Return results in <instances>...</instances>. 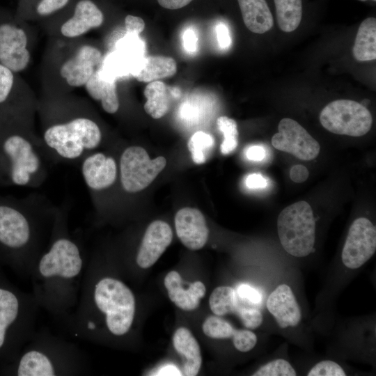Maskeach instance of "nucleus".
I'll use <instances>...</instances> for the list:
<instances>
[{
  "label": "nucleus",
  "instance_id": "nucleus-1",
  "mask_svg": "<svg viewBox=\"0 0 376 376\" xmlns=\"http://www.w3.org/2000/svg\"><path fill=\"white\" fill-rule=\"evenodd\" d=\"M93 300L104 315L111 334L122 336L129 331L135 313V298L125 283L111 277L100 279L95 285Z\"/></svg>",
  "mask_w": 376,
  "mask_h": 376
},
{
  "label": "nucleus",
  "instance_id": "nucleus-2",
  "mask_svg": "<svg viewBox=\"0 0 376 376\" xmlns=\"http://www.w3.org/2000/svg\"><path fill=\"white\" fill-rule=\"evenodd\" d=\"M102 133L97 124L84 117L54 125L44 133L47 146L66 159L80 157L86 151L97 148Z\"/></svg>",
  "mask_w": 376,
  "mask_h": 376
},
{
  "label": "nucleus",
  "instance_id": "nucleus-3",
  "mask_svg": "<svg viewBox=\"0 0 376 376\" xmlns=\"http://www.w3.org/2000/svg\"><path fill=\"white\" fill-rule=\"evenodd\" d=\"M278 235L283 248L295 257H305L313 250L315 220L311 205L304 201L284 208L277 219Z\"/></svg>",
  "mask_w": 376,
  "mask_h": 376
},
{
  "label": "nucleus",
  "instance_id": "nucleus-4",
  "mask_svg": "<svg viewBox=\"0 0 376 376\" xmlns=\"http://www.w3.org/2000/svg\"><path fill=\"white\" fill-rule=\"evenodd\" d=\"M320 121L331 133L361 136L371 129L373 117L363 104L342 99L327 104L320 112Z\"/></svg>",
  "mask_w": 376,
  "mask_h": 376
},
{
  "label": "nucleus",
  "instance_id": "nucleus-5",
  "mask_svg": "<svg viewBox=\"0 0 376 376\" xmlns=\"http://www.w3.org/2000/svg\"><path fill=\"white\" fill-rule=\"evenodd\" d=\"M166 164V160L164 157L159 156L152 159L142 147L127 148L121 155L119 165L123 189L130 193L144 189L152 183Z\"/></svg>",
  "mask_w": 376,
  "mask_h": 376
},
{
  "label": "nucleus",
  "instance_id": "nucleus-6",
  "mask_svg": "<svg viewBox=\"0 0 376 376\" xmlns=\"http://www.w3.org/2000/svg\"><path fill=\"white\" fill-rule=\"evenodd\" d=\"M0 149L7 160L11 182L18 186L29 183L40 166V158L31 142L20 134H8L1 140Z\"/></svg>",
  "mask_w": 376,
  "mask_h": 376
},
{
  "label": "nucleus",
  "instance_id": "nucleus-7",
  "mask_svg": "<svg viewBox=\"0 0 376 376\" xmlns=\"http://www.w3.org/2000/svg\"><path fill=\"white\" fill-rule=\"evenodd\" d=\"M82 265V258L77 244L69 239L59 238L42 256L38 269L43 278L58 276L69 279L80 273Z\"/></svg>",
  "mask_w": 376,
  "mask_h": 376
},
{
  "label": "nucleus",
  "instance_id": "nucleus-8",
  "mask_svg": "<svg viewBox=\"0 0 376 376\" xmlns=\"http://www.w3.org/2000/svg\"><path fill=\"white\" fill-rule=\"evenodd\" d=\"M10 19L0 10V63L17 73L29 65L30 54L25 31Z\"/></svg>",
  "mask_w": 376,
  "mask_h": 376
},
{
  "label": "nucleus",
  "instance_id": "nucleus-9",
  "mask_svg": "<svg viewBox=\"0 0 376 376\" xmlns=\"http://www.w3.org/2000/svg\"><path fill=\"white\" fill-rule=\"evenodd\" d=\"M375 250V226L367 218H357L350 226L343 246V263L350 269H357L373 256Z\"/></svg>",
  "mask_w": 376,
  "mask_h": 376
},
{
  "label": "nucleus",
  "instance_id": "nucleus-10",
  "mask_svg": "<svg viewBox=\"0 0 376 376\" xmlns=\"http://www.w3.org/2000/svg\"><path fill=\"white\" fill-rule=\"evenodd\" d=\"M272 144L277 150L290 153L302 160L315 159L320 152V144L297 121L283 118L278 132L272 138Z\"/></svg>",
  "mask_w": 376,
  "mask_h": 376
},
{
  "label": "nucleus",
  "instance_id": "nucleus-11",
  "mask_svg": "<svg viewBox=\"0 0 376 376\" xmlns=\"http://www.w3.org/2000/svg\"><path fill=\"white\" fill-rule=\"evenodd\" d=\"M22 311L19 295L0 277V359L13 352Z\"/></svg>",
  "mask_w": 376,
  "mask_h": 376
},
{
  "label": "nucleus",
  "instance_id": "nucleus-12",
  "mask_svg": "<svg viewBox=\"0 0 376 376\" xmlns=\"http://www.w3.org/2000/svg\"><path fill=\"white\" fill-rule=\"evenodd\" d=\"M30 224L25 215L8 205H0V247L13 253L29 242Z\"/></svg>",
  "mask_w": 376,
  "mask_h": 376
},
{
  "label": "nucleus",
  "instance_id": "nucleus-13",
  "mask_svg": "<svg viewBox=\"0 0 376 376\" xmlns=\"http://www.w3.org/2000/svg\"><path fill=\"white\" fill-rule=\"evenodd\" d=\"M101 59L102 54L98 49L91 45H83L72 57L63 63L60 75L70 86H84L95 72Z\"/></svg>",
  "mask_w": 376,
  "mask_h": 376
},
{
  "label": "nucleus",
  "instance_id": "nucleus-14",
  "mask_svg": "<svg viewBox=\"0 0 376 376\" xmlns=\"http://www.w3.org/2000/svg\"><path fill=\"white\" fill-rule=\"evenodd\" d=\"M175 226L178 238L189 249L198 250L206 244L209 230L199 210L189 207L179 210L175 216Z\"/></svg>",
  "mask_w": 376,
  "mask_h": 376
},
{
  "label": "nucleus",
  "instance_id": "nucleus-15",
  "mask_svg": "<svg viewBox=\"0 0 376 376\" xmlns=\"http://www.w3.org/2000/svg\"><path fill=\"white\" fill-rule=\"evenodd\" d=\"M173 232L165 221L156 220L147 228L137 256L136 263L141 268L153 265L170 245Z\"/></svg>",
  "mask_w": 376,
  "mask_h": 376
},
{
  "label": "nucleus",
  "instance_id": "nucleus-16",
  "mask_svg": "<svg viewBox=\"0 0 376 376\" xmlns=\"http://www.w3.org/2000/svg\"><path fill=\"white\" fill-rule=\"evenodd\" d=\"M104 20V13L94 0H77L72 15L61 25V32L67 38L78 37L100 27Z\"/></svg>",
  "mask_w": 376,
  "mask_h": 376
},
{
  "label": "nucleus",
  "instance_id": "nucleus-17",
  "mask_svg": "<svg viewBox=\"0 0 376 376\" xmlns=\"http://www.w3.org/2000/svg\"><path fill=\"white\" fill-rule=\"evenodd\" d=\"M117 164L110 156L96 152L87 156L81 164V174L88 187L100 191L111 186L117 178Z\"/></svg>",
  "mask_w": 376,
  "mask_h": 376
},
{
  "label": "nucleus",
  "instance_id": "nucleus-18",
  "mask_svg": "<svg viewBox=\"0 0 376 376\" xmlns=\"http://www.w3.org/2000/svg\"><path fill=\"white\" fill-rule=\"evenodd\" d=\"M267 308L281 328L296 327L301 319L300 307L289 285L281 284L272 292Z\"/></svg>",
  "mask_w": 376,
  "mask_h": 376
},
{
  "label": "nucleus",
  "instance_id": "nucleus-19",
  "mask_svg": "<svg viewBox=\"0 0 376 376\" xmlns=\"http://www.w3.org/2000/svg\"><path fill=\"white\" fill-rule=\"evenodd\" d=\"M164 285L171 301L184 311L197 308L200 299L205 294V287L201 281L191 283L189 288L185 290L182 287L181 276L176 271H171L166 274Z\"/></svg>",
  "mask_w": 376,
  "mask_h": 376
},
{
  "label": "nucleus",
  "instance_id": "nucleus-20",
  "mask_svg": "<svg viewBox=\"0 0 376 376\" xmlns=\"http://www.w3.org/2000/svg\"><path fill=\"white\" fill-rule=\"evenodd\" d=\"M85 88L95 100L100 101L102 109L108 113H115L119 108L116 81L101 70H96L86 83Z\"/></svg>",
  "mask_w": 376,
  "mask_h": 376
},
{
  "label": "nucleus",
  "instance_id": "nucleus-21",
  "mask_svg": "<svg viewBox=\"0 0 376 376\" xmlns=\"http://www.w3.org/2000/svg\"><path fill=\"white\" fill-rule=\"evenodd\" d=\"M242 20L253 33L262 34L270 30L274 18L267 0H237Z\"/></svg>",
  "mask_w": 376,
  "mask_h": 376
},
{
  "label": "nucleus",
  "instance_id": "nucleus-22",
  "mask_svg": "<svg viewBox=\"0 0 376 376\" xmlns=\"http://www.w3.org/2000/svg\"><path fill=\"white\" fill-rule=\"evenodd\" d=\"M173 344L176 352L185 359L184 375H196L202 364L200 346L191 331L185 327L178 328L173 336Z\"/></svg>",
  "mask_w": 376,
  "mask_h": 376
},
{
  "label": "nucleus",
  "instance_id": "nucleus-23",
  "mask_svg": "<svg viewBox=\"0 0 376 376\" xmlns=\"http://www.w3.org/2000/svg\"><path fill=\"white\" fill-rule=\"evenodd\" d=\"M177 72L175 61L166 56H148L143 58L132 75L141 82L149 83L173 77Z\"/></svg>",
  "mask_w": 376,
  "mask_h": 376
},
{
  "label": "nucleus",
  "instance_id": "nucleus-24",
  "mask_svg": "<svg viewBox=\"0 0 376 376\" xmlns=\"http://www.w3.org/2000/svg\"><path fill=\"white\" fill-rule=\"evenodd\" d=\"M354 58L366 61L376 58V19L369 17L362 21L352 48Z\"/></svg>",
  "mask_w": 376,
  "mask_h": 376
},
{
  "label": "nucleus",
  "instance_id": "nucleus-25",
  "mask_svg": "<svg viewBox=\"0 0 376 376\" xmlns=\"http://www.w3.org/2000/svg\"><path fill=\"white\" fill-rule=\"evenodd\" d=\"M13 373L18 376H52L55 368L48 356L38 350L25 352L18 360Z\"/></svg>",
  "mask_w": 376,
  "mask_h": 376
},
{
  "label": "nucleus",
  "instance_id": "nucleus-26",
  "mask_svg": "<svg viewBox=\"0 0 376 376\" xmlns=\"http://www.w3.org/2000/svg\"><path fill=\"white\" fill-rule=\"evenodd\" d=\"M146 102L143 106L145 111L154 119H159L167 113L170 107V100L166 85L161 81L149 82L144 89Z\"/></svg>",
  "mask_w": 376,
  "mask_h": 376
},
{
  "label": "nucleus",
  "instance_id": "nucleus-27",
  "mask_svg": "<svg viewBox=\"0 0 376 376\" xmlns=\"http://www.w3.org/2000/svg\"><path fill=\"white\" fill-rule=\"evenodd\" d=\"M273 3L280 29L286 33L296 30L303 17V1L273 0Z\"/></svg>",
  "mask_w": 376,
  "mask_h": 376
},
{
  "label": "nucleus",
  "instance_id": "nucleus-28",
  "mask_svg": "<svg viewBox=\"0 0 376 376\" xmlns=\"http://www.w3.org/2000/svg\"><path fill=\"white\" fill-rule=\"evenodd\" d=\"M209 304L211 311L218 316L235 313L239 304L236 290L230 286H219L212 292Z\"/></svg>",
  "mask_w": 376,
  "mask_h": 376
},
{
  "label": "nucleus",
  "instance_id": "nucleus-29",
  "mask_svg": "<svg viewBox=\"0 0 376 376\" xmlns=\"http://www.w3.org/2000/svg\"><path fill=\"white\" fill-rule=\"evenodd\" d=\"M214 145L212 135L202 131L194 133L188 141L187 146L193 161L198 164L204 163L208 151Z\"/></svg>",
  "mask_w": 376,
  "mask_h": 376
},
{
  "label": "nucleus",
  "instance_id": "nucleus-30",
  "mask_svg": "<svg viewBox=\"0 0 376 376\" xmlns=\"http://www.w3.org/2000/svg\"><path fill=\"white\" fill-rule=\"evenodd\" d=\"M219 130L224 134L221 144V152L228 155L235 150L238 144L237 125L235 120L225 116H219L217 120Z\"/></svg>",
  "mask_w": 376,
  "mask_h": 376
},
{
  "label": "nucleus",
  "instance_id": "nucleus-31",
  "mask_svg": "<svg viewBox=\"0 0 376 376\" xmlns=\"http://www.w3.org/2000/svg\"><path fill=\"white\" fill-rule=\"evenodd\" d=\"M202 328L207 336L215 339L232 338L235 331L230 323L218 315L207 318Z\"/></svg>",
  "mask_w": 376,
  "mask_h": 376
},
{
  "label": "nucleus",
  "instance_id": "nucleus-32",
  "mask_svg": "<svg viewBox=\"0 0 376 376\" xmlns=\"http://www.w3.org/2000/svg\"><path fill=\"white\" fill-rule=\"evenodd\" d=\"M296 371L285 359H277L259 368L253 376H295Z\"/></svg>",
  "mask_w": 376,
  "mask_h": 376
},
{
  "label": "nucleus",
  "instance_id": "nucleus-33",
  "mask_svg": "<svg viewBox=\"0 0 376 376\" xmlns=\"http://www.w3.org/2000/svg\"><path fill=\"white\" fill-rule=\"evenodd\" d=\"M15 72L0 63V106L10 98L15 85Z\"/></svg>",
  "mask_w": 376,
  "mask_h": 376
},
{
  "label": "nucleus",
  "instance_id": "nucleus-34",
  "mask_svg": "<svg viewBox=\"0 0 376 376\" xmlns=\"http://www.w3.org/2000/svg\"><path fill=\"white\" fill-rule=\"evenodd\" d=\"M232 338L234 346L242 352L251 350L257 343L256 335L248 329H235Z\"/></svg>",
  "mask_w": 376,
  "mask_h": 376
},
{
  "label": "nucleus",
  "instance_id": "nucleus-35",
  "mask_svg": "<svg viewBox=\"0 0 376 376\" xmlns=\"http://www.w3.org/2000/svg\"><path fill=\"white\" fill-rule=\"evenodd\" d=\"M308 376H345V372L337 363L330 360L316 363L308 373Z\"/></svg>",
  "mask_w": 376,
  "mask_h": 376
},
{
  "label": "nucleus",
  "instance_id": "nucleus-36",
  "mask_svg": "<svg viewBox=\"0 0 376 376\" xmlns=\"http://www.w3.org/2000/svg\"><path fill=\"white\" fill-rule=\"evenodd\" d=\"M235 313L247 329H256L263 323V315L256 308L238 306Z\"/></svg>",
  "mask_w": 376,
  "mask_h": 376
},
{
  "label": "nucleus",
  "instance_id": "nucleus-37",
  "mask_svg": "<svg viewBox=\"0 0 376 376\" xmlns=\"http://www.w3.org/2000/svg\"><path fill=\"white\" fill-rule=\"evenodd\" d=\"M71 0H38L35 11L38 16L46 17L65 9Z\"/></svg>",
  "mask_w": 376,
  "mask_h": 376
},
{
  "label": "nucleus",
  "instance_id": "nucleus-38",
  "mask_svg": "<svg viewBox=\"0 0 376 376\" xmlns=\"http://www.w3.org/2000/svg\"><path fill=\"white\" fill-rule=\"evenodd\" d=\"M239 298L253 304H258L263 300L260 292L253 286L242 283L239 285L236 290Z\"/></svg>",
  "mask_w": 376,
  "mask_h": 376
},
{
  "label": "nucleus",
  "instance_id": "nucleus-39",
  "mask_svg": "<svg viewBox=\"0 0 376 376\" xmlns=\"http://www.w3.org/2000/svg\"><path fill=\"white\" fill-rule=\"evenodd\" d=\"M125 29L127 34L139 36L145 29L143 19L138 16L127 15L125 17Z\"/></svg>",
  "mask_w": 376,
  "mask_h": 376
},
{
  "label": "nucleus",
  "instance_id": "nucleus-40",
  "mask_svg": "<svg viewBox=\"0 0 376 376\" xmlns=\"http://www.w3.org/2000/svg\"><path fill=\"white\" fill-rule=\"evenodd\" d=\"M128 35L130 37L123 42V49L131 55L141 54L144 47L142 42L136 38L137 36Z\"/></svg>",
  "mask_w": 376,
  "mask_h": 376
},
{
  "label": "nucleus",
  "instance_id": "nucleus-41",
  "mask_svg": "<svg viewBox=\"0 0 376 376\" xmlns=\"http://www.w3.org/2000/svg\"><path fill=\"white\" fill-rule=\"evenodd\" d=\"M216 34L219 47L223 49L228 48L231 44V38L228 27L223 23L217 24Z\"/></svg>",
  "mask_w": 376,
  "mask_h": 376
},
{
  "label": "nucleus",
  "instance_id": "nucleus-42",
  "mask_svg": "<svg viewBox=\"0 0 376 376\" xmlns=\"http://www.w3.org/2000/svg\"><path fill=\"white\" fill-rule=\"evenodd\" d=\"M182 41L183 47L187 52L194 53L196 51L198 47V37L193 29H188L184 31Z\"/></svg>",
  "mask_w": 376,
  "mask_h": 376
},
{
  "label": "nucleus",
  "instance_id": "nucleus-43",
  "mask_svg": "<svg viewBox=\"0 0 376 376\" xmlns=\"http://www.w3.org/2000/svg\"><path fill=\"white\" fill-rule=\"evenodd\" d=\"M309 173L307 168L303 165H295L290 171V179L297 183H301L306 181L308 177Z\"/></svg>",
  "mask_w": 376,
  "mask_h": 376
},
{
  "label": "nucleus",
  "instance_id": "nucleus-44",
  "mask_svg": "<svg viewBox=\"0 0 376 376\" xmlns=\"http://www.w3.org/2000/svg\"><path fill=\"white\" fill-rule=\"evenodd\" d=\"M245 184L249 189H260L267 186V180L261 175L252 173L245 180Z\"/></svg>",
  "mask_w": 376,
  "mask_h": 376
},
{
  "label": "nucleus",
  "instance_id": "nucleus-45",
  "mask_svg": "<svg viewBox=\"0 0 376 376\" xmlns=\"http://www.w3.org/2000/svg\"><path fill=\"white\" fill-rule=\"evenodd\" d=\"M163 8L169 10H177L187 6L193 0H157Z\"/></svg>",
  "mask_w": 376,
  "mask_h": 376
},
{
  "label": "nucleus",
  "instance_id": "nucleus-46",
  "mask_svg": "<svg viewBox=\"0 0 376 376\" xmlns=\"http://www.w3.org/2000/svg\"><path fill=\"white\" fill-rule=\"evenodd\" d=\"M246 156L252 161H261L265 156V150L260 146H253L247 149Z\"/></svg>",
  "mask_w": 376,
  "mask_h": 376
},
{
  "label": "nucleus",
  "instance_id": "nucleus-47",
  "mask_svg": "<svg viewBox=\"0 0 376 376\" xmlns=\"http://www.w3.org/2000/svg\"><path fill=\"white\" fill-rule=\"evenodd\" d=\"M157 375H181L178 368L173 365H168L162 367L157 373Z\"/></svg>",
  "mask_w": 376,
  "mask_h": 376
},
{
  "label": "nucleus",
  "instance_id": "nucleus-48",
  "mask_svg": "<svg viewBox=\"0 0 376 376\" xmlns=\"http://www.w3.org/2000/svg\"><path fill=\"white\" fill-rule=\"evenodd\" d=\"M359 1H373V2H375V1H376V0H359Z\"/></svg>",
  "mask_w": 376,
  "mask_h": 376
}]
</instances>
